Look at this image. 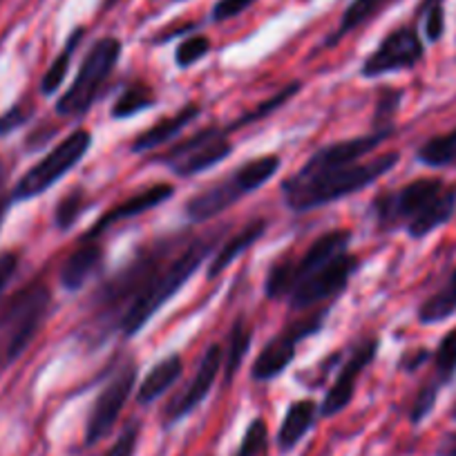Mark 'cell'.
<instances>
[{"instance_id": "obj_19", "label": "cell", "mask_w": 456, "mask_h": 456, "mask_svg": "<svg viewBox=\"0 0 456 456\" xmlns=\"http://www.w3.org/2000/svg\"><path fill=\"white\" fill-rule=\"evenodd\" d=\"M320 414V407L314 401L305 398V401H296L289 405L287 414H284L282 425L278 429V447L282 454H289L296 450L297 443L311 432L315 425V419Z\"/></svg>"}, {"instance_id": "obj_18", "label": "cell", "mask_w": 456, "mask_h": 456, "mask_svg": "<svg viewBox=\"0 0 456 456\" xmlns=\"http://www.w3.org/2000/svg\"><path fill=\"white\" fill-rule=\"evenodd\" d=\"M201 114V105L200 103H186L182 110H177V112L173 114V117H166V119H161L159 124H155L152 128L143 130L142 134H137L133 142V146H130V151L133 152H148V151H155L157 146H161V143L170 142V139H177L179 134L183 133V130L188 128V126L192 124V121L197 119Z\"/></svg>"}, {"instance_id": "obj_38", "label": "cell", "mask_w": 456, "mask_h": 456, "mask_svg": "<svg viewBox=\"0 0 456 456\" xmlns=\"http://www.w3.org/2000/svg\"><path fill=\"white\" fill-rule=\"evenodd\" d=\"M19 253L5 251L0 253V296L5 293V289L10 287V282L14 280L16 271H19Z\"/></svg>"}, {"instance_id": "obj_42", "label": "cell", "mask_w": 456, "mask_h": 456, "mask_svg": "<svg viewBox=\"0 0 456 456\" xmlns=\"http://www.w3.org/2000/svg\"><path fill=\"white\" fill-rule=\"evenodd\" d=\"M436 5H443V0H420V5H419V10H416V14L423 16L425 12L432 10V7H436Z\"/></svg>"}, {"instance_id": "obj_13", "label": "cell", "mask_w": 456, "mask_h": 456, "mask_svg": "<svg viewBox=\"0 0 456 456\" xmlns=\"http://www.w3.org/2000/svg\"><path fill=\"white\" fill-rule=\"evenodd\" d=\"M425 47L420 34L411 25H403L389 32L362 63L361 74L365 78H380L385 74L411 69L423 61Z\"/></svg>"}, {"instance_id": "obj_16", "label": "cell", "mask_w": 456, "mask_h": 456, "mask_svg": "<svg viewBox=\"0 0 456 456\" xmlns=\"http://www.w3.org/2000/svg\"><path fill=\"white\" fill-rule=\"evenodd\" d=\"M173 195L175 188L170 186V183H155V186L146 188V191L137 192V195L128 197V200L121 201V204L105 210L103 217H101L99 222H94V226L83 235V240H96L99 235H103L108 228H112L114 224L126 222V219H133L137 217V215L148 213V210L157 208V206H161L164 201H168Z\"/></svg>"}, {"instance_id": "obj_36", "label": "cell", "mask_w": 456, "mask_h": 456, "mask_svg": "<svg viewBox=\"0 0 456 456\" xmlns=\"http://www.w3.org/2000/svg\"><path fill=\"white\" fill-rule=\"evenodd\" d=\"M253 3H256V0H217L213 5V12H210V19H213L215 23H224V20L235 19V16H240L242 12H247Z\"/></svg>"}, {"instance_id": "obj_12", "label": "cell", "mask_w": 456, "mask_h": 456, "mask_svg": "<svg viewBox=\"0 0 456 456\" xmlns=\"http://www.w3.org/2000/svg\"><path fill=\"white\" fill-rule=\"evenodd\" d=\"M324 315H327V309L315 315H309V318H300L297 322L282 329L278 336L271 338L265 345V349L260 352V356L253 362V380H260L262 383V380H273L280 374H284L287 367L296 361L297 342L306 340L309 336L318 333L324 322Z\"/></svg>"}, {"instance_id": "obj_3", "label": "cell", "mask_w": 456, "mask_h": 456, "mask_svg": "<svg viewBox=\"0 0 456 456\" xmlns=\"http://www.w3.org/2000/svg\"><path fill=\"white\" fill-rule=\"evenodd\" d=\"M371 213L383 231L403 228L414 240L428 238L456 213V188L441 179H416L371 201Z\"/></svg>"}, {"instance_id": "obj_8", "label": "cell", "mask_w": 456, "mask_h": 456, "mask_svg": "<svg viewBox=\"0 0 456 456\" xmlns=\"http://www.w3.org/2000/svg\"><path fill=\"white\" fill-rule=\"evenodd\" d=\"M349 242H352V233L349 231H329V233L320 235L296 262L280 260L271 266L269 275H266L265 293L269 300H282L289 297V293L296 289V284H300L302 280L309 278L311 273L320 269V266L327 265L329 260H333L336 256L347 251Z\"/></svg>"}, {"instance_id": "obj_24", "label": "cell", "mask_w": 456, "mask_h": 456, "mask_svg": "<svg viewBox=\"0 0 456 456\" xmlns=\"http://www.w3.org/2000/svg\"><path fill=\"white\" fill-rule=\"evenodd\" d=\"M152 105H155V92H152V87L146 86V83H133V86H128L117 96L110 114H112V119L126 121L137 117L139 112H146Z\"/></svg>"}, {"instance_id": "obj_17", "label": "cell", "mask_w": 456, "mask_h": 456, "mask_svg": "<svg viewBox=\"0 0 456 456\" xmlns=\"http://www.w3.org/2000/svg\"><path fill=\"white\" fill-rule=\"evenodd\" d=\"M103 262V247L94 240H81V247L63 262L59 280L65 291H81L87 280L101 269Z\"/></svg>"}, {"instance_id": "obj_35", "label": "cell", "mask_w": 456, "mask_h": 456, "mask_svg": "<svg viewBox=\"0 0 456 456\" xmlns=\"http://www.w3.org/2000/svg\"><path fill=\"white\" fill-rule=\"evenodd\" d=\"M139 423H130L128 428L121 432V436L110 445V450L103 456H134L139 443Z\"/></svg>"}, {"instance_id": "obj_31", "label": "cell", "mask_w": 456, "mask_h": 456, "mask_svg": "<svg viewBox=\"0 0 456 456\" xmlns=\"http://www.w3.org/2000/svg\"><path fill=\"white\" fill-rule=\"evenodd\" d=\"M269 445V428H266V420L253 419L248 423L247 432H244L242 443L238 447V454L235 456H262Z\"/></svg>"}, {"instance_id": "obj_20", "label": "cell", "mask_w": 456, "mask_h": 456, "mask_svg": "<svg viewBox=\"0 0 456 456\" xmlns=\"http://www.w3.org/2000/svg\"><path fill=\"white\" fill-rule=\"evenodd\" d=\"M182 371H183V361L179 354H170V356H166L164 361L157 362V365L148 371L146 379L142 380V385H139L137 389L139 405L146 407L151 405V403H155L159 396H164V394L177 383Z\"/></svg>"}, {"instance_id": "obj_25", "label": "cell", "mask_w": 456, "mask_h": 456, "mask_svg": "<svg viewBox=\"0 0 456 456\" xmlns=\"http://www.w3.org/2000/svg\"><path fill=\"white\" fill-rule=\"evenodd\" d=\"M456 314V269L450 275L445 287L438 293L429 296L419 309V322L436 324Z\"/></svg>"}, {"instance_id": "obj_9", "label": "cell", "mask_w": 456, "mask_h": 456, "mask_svg": "<svg viewBox=\"0 0 456 456\" xmlns=\"http://www.w3.org/2000/svg\"><path fill=\"white\" fill-rule=\"evenodd\" d=\"M231 152H233V143L228 139V130L210 126L175 143L164 155L157 157V161L173 170L177 177L186 179L219 166Z\"/></svg>"}, {"instance_id": "obj_41", "label": "cell", "mask_w": 456, "mask_h": 456, "mask_svg": "<svg viewBox=\"0 0 456 456\" xmlns=\"http://www.w3.org/2000/svg\"><path fill=\"white\" fill-rule=\"evenodd\" d=\"M436 456H456V432L447 434V436L438 443Z\"/></svg>"}, {"instance_id": "obj_14", "label": "cell", "mask_w": 456, "mask_h": 456, "mask_svg": "<svg viewBox=\"0 0 456 456\" xmlns=\"http://www.w3.org/2000/svg\"><path fill=\"white\" fill-rule=\"evenodd\" d=\"M376 354H379V338H365L362 342H358L352 356L342 365L340 376L329 387L327 396H324L322 405H320V416L329 419V416L340 414L352 403L354 394H356L358 379L376 361Z\"/></svg>"}, {"instance_id": "obj_4", "label": "cell", "mask_w": 456, "mask_h": 456, "mask_svg": "<svg viewBox=\"0 0 456 456\" xmlns=\"http://www.w3.org/2000/svg\"><path fill=\"white\" fill-rule=\"evenodd\" d=\"M52 293L45 282H32L16 291L0 309V367L19 361L45 324Z\"/></svg>"}, {"instance_id": "obj_32", "label": "cell", "mask_w": 456, "mask_h": 456, "mask_svg": "<svg viewBox=\"0 0 456 456\" xmlns=\"http://www.w3.org/2000/svg\"><path fill=\"white\" fill-rule=\"evenodd\" d=\"M208 52H210L208 38L201 37V34H197V37H188L183 38V41L177 45V50H175V63H177L182 69H186L191 68V65L200 63Z\"/></svg>"}, {"instance_id": "obj_23", "label": "cell", "mask_w": 456, "mask_h": 456, "mask_svg": "<svg viewBox=\"0 0 456 456\" xmlns=\"http://www.w3.org/2000/svg\"><path fill=\"white\" fill-rule=\"evenodd\" d=\"M251 340H253V333H251V329L247 327V322H244L242 318L235 320L233 327H231V331H228L226 354L222 356V361H224V385H228L231 380L235 379V374H238V370H240V365H242L244 356H247L248 349H251Z\"/></svg>"}, {"instance_id": "obj_28", "label": "cell", "mask_w": 456, "mask_h": 456, "mask_svg": "<svg viewBox=\"0 0 456 456\" xmlns=\"http://www.w3.org/2000/svg\"><path fill=\"white\" fill-rule=\"evenodd\" d=\"M456 376V329H452L434 352V379L428 385L441 392Z\"/></svg>"}, {"instance_id": "obj_27", "label": "cell", "mask_w": 456, "mask_h": 456, "mask_svg": "<svg viewBox=\"0 0 456 456\" xmlns=\"http://www.w3.org/2000/svg\"><path fill=\"white\" fill-rule=\"evenodd\" d=\"M416 157L420 164L429 166V168H445V166L456 164V128L425 142Z\"/></svg>"}, {"instance_id": "obj_10", "label": "cell", "mask_w": 456, "mask_h": 456, "mask_svg": "<svg viewBox=\"0 0 456 456\" xmlns=\"http://www.w3.org/2000/svg\"><path fill=\"white\" fill-rule=\"evenodd\" d=\"M134 383H137V365H134V361H126V365H121L119 371H114L112 380L105 385L103 392L96 396L94 405H92L86 423L87 447L96 445L101 438L112 432V428L119 420L121 410L133 394Z\"/></svg>"}, {"instance_id": "obj_11", "label": "cell", "mask_w": 456, "mask_h": 456, "mask_svg": "<svg viewBox=\"0 0 456 456\" xmlns=\"http://www.w3.org/2000/svg\"><path fill=\"white\" fill-rule=\"evenodd\" d=\"M358 271V257L352 256L349 251L340 253L333 260H329L327 265L320 266L315 273H311L309 278L302 280L300 284H296L291 293H289V305L297 311L311 309L315 305H322V302L333 300V297L340 296L345 289H347L349 278Z\"/></svg>"}, {"instance_id": "obj_34", "label": "cell", "mask_w": 456, "mask_h": 456, "mask_svg": "<svg viewBox=\"0 0 456 456\" xmlns=\"http://www.w3.org/2000/svg\"><path fill=\"white\" fill-rule=\"evenodd\" d=\"M34 114V108H28L23 103H16L14 108L7 110L5 114H0V137H7L14 130H19L20 126H25L29 121V117Z\"/></svg>"}, {"instance_id": "obj_26", "label": "cell", "mask_w": 456, "mask_h": 456, "mask_svg": "<svg viewBox=\"0 0 456 456\" xmlns=\"http://www.w3.org/2000/svg\"><path fill=\"white\" fill-rule=\"evenodd\" d=\"M83 34H86V29H83V28L74 29V32L69 34L65 47L61 50V54L56 56L54 61H52L50 68H47V72L43 74V78H41V92H43V94H54V92L59 90L61 86H63L65 77H68V72H69V63H72L74 52H77V47H78V43H81Z\"/></svg>"}, {"instance_id": "obj_30", "label": "cell", "mask_w": 456, "mask_h": 456, "mask_svg": "<svg viewBox=\"0 0 456 456\" xmlns=\"http://www.w3.org/2000/svg\"><path fill=\"white\" fill-rule=\"evenodd\" d=\"M86 206H87L86 192L74 188V191L69 192V195H65L63 200L59 201V206H56V213H54L56 228H59V231H69V228L78 222V217L83 215Z\"/></svg>"}, {"instance_id": "obj_5", "label": "cell", "mask_w": 456, "mask_h": 456, "mask_svg": "<svg viewBox=\"0 0 456 456\" xmlns=\"http://www.w3.org/2000/svg\"><path fill=\"white\" fill-rule=\"evenodd\" d=\"M282 161L278 155H265L256 157L248 164L240 166L231 177L219 179L213 186L204 188L201 192H197L195 197L186 201L183 210H186V217L191 222L201 224L208 222V219L217 217L224 210H228L231 206L238 204L240 200H244L247 195L256 192L257 188L265 186L266 182L273 179V175L278 173Z\"/></svg>"}, {"instance_id": "obj_43", "label": "cell", "mask_w": 456, "mask_h": 456, "mask_svg": "<svg viewBox=\"0 0 456 456\" xmlns=\"http://www.w3.org/2000/svg\"><path fill=\"white\" fill-rule=\"evenodd\" d=\"M452 419L456 420V405H454V410H452Z\"/></svg>"}, {"instance_id": "obj_33", "label": "cell", "mask_w": 456, "mask_h": 456, "mask_svg": "<svg viewBox=\"0 0 456 456\" xmlns=\"http://www.w3.org/2000/svg\"><path fill=\"white\" fill-rule=\"evenodd\" d=\"M398 103H401V92L398 90H385L383 94H380L374 112V128H392Z\"/></svg>"}, {"instance_id": "obj_39", "label": "cell", "mask_w": 456, "mask_h": 456, "mask_svg": "<svg viewBox=\"0 0 456 456\" xmlns=\"http://www.w3.org/2000/svg\"><path fill=\"white\" fill-rule=\"evenodd\" d=\"M7 166L0 161V226H3V222H5L7 217V210H10V206L14 204L12 201V188L7 186Z\"/></svg>"}, {"instance_id": "obj_7", "label": "cell", "mask_w": 456, "mask_h": 456, "mask_svg": "<svg viewBox=\"0 0 456 456\" xmlns=\"http://www.w3.org/2000/svg\"><path fill=\"white\" fill-rule=\"evenodd\" d=\"M92 148L90 130H74L72 134L63 139L59 146L52 148L41 161L32 166L23 177L12 188V201H29L34 197H41L50 191L54 183H59Z\"/></svg>"}, {"instance_id": "obj_29", "label": "cell", "mask_w": 456, "mask_h": 456, "mask_svg": "<svg viewBox=\"0 0 456 456\" xmlns=\"http://www.w3.org/2000/svg\"><path fill=\"white\" fill-rule=\"evenodd\" d=\"M300 87H302V83H297V81L291 83V86H287V87H284V90H280L278 94H273V96H271V99L262 101V103L257 105L256 110H251V112L244 114V117H240V119L235 121V124L228 126L226 130H228V133H231V130H238V128H242V126H248V124H256V121H262V119H265V117L273 114L278 108H282V105L287 103V101L291 99L293 94H297V92H300Z\"/></svg>"}, {"instance_id": "obj_15", "label": "cell", "mask_w": 456, "mask_h": 456, "mask_svg": "<svg viewBox=\"0 0 456 456\" xmlns=\"http://www.w3.org/2000/svg\"><path fill=\"white\" fill-rule=\"evenodd\" d=\"M222 356L224 352L219 345H210V347L206 349L204 358H201L200 367H197L191 383H188L186 387L182 389V394H177V396L168 403V407H166L164 411L166 428H170V425L186 419L191 411H195L197 407L206 401V396H208L210 389H213L215 380H217L219 370H222Z\"/></svg>"}, {"instance_id": "obj_2", "label": "cell", "mask_w": 456, "mask_h": 456, "mask_svg": "<svg viewBox=\"0 0 456 456\" xmlns=\"http://www.w3.org/2000/svg\"><path fill=\"white\" fill-rule=\"evenodd\" d=\"M213 238H201L188 242L182 251L175 253L173 240L170 242H159L155 260L148 266L142 284L130 297L124 315L119 320V331L126 338H133L134 333L142 331L152 315L175 296L182 291L183 284L188 282L192 273H197L204 260L208 257Z\"/></svg>"}, {"instance_id": "obj_40", "label": "cell", "mask_w": 456, "mask_h": 456, "mask_svg": "<svg viewBox=\"0 0 456 456\" xmlns=\"http://www.w3.org/2000/svg\"><path fill=\"white\" fill-rule=\"evenodd\" d=\"M428 358H429L428 349H419V352H414V354H405V356H403V361H401V370H407V371L419 370V367L423 365Z\"/></svg>"}, {"instance_id": "obj_6", "label": "cell", "mask_w": 456, "mask_h": 456, "mask_svg": "<svg viewBox=\"0 0 456 456\" xmlns=\"http://www.w3.org/2000/svg\"><path fill=\"white\" fill-rule=\"evenodd\" d=\"M121 50H124V45H121L119 38L114 37L99 38L87 50L77 78L56 103V112L61 117H83V114L90 112L101 87L110 78L114 65L119 63Z\"/></svg>"}, {"instance_id": "obj_21", "label": "cell", "mask_w": 456, "mask_h": 456, "mask_svg": "<svg viewBox=\"0 0 456 456\" xmlns=\"http://www.w3.org/2000/svg\"><path fill=\"white\" fill-rule=\"evenodd\" d=\"M266 226H269V222H266V219H256V222L247 224V226H244L238 235H233V238L228 240V242L219 248L217 256L210 260L208 280H215L217 275H222L228 266L233 265V262L242 256V253H247L248 248H251L253 244H256L257 240L266 233Z\"/></svg>"}, {"instance_id": "obj_37", "label": "cell", "mask_w": 456, "mask_h": 456, "mask_svg": "<svg viewBox=\"0 0 456 456\" xmlns=\"http://www.w3.org/2000/svg\"><path fill=\"white\" fill-rule=\"evenodd\" d=\"M443 32H445V12L443 5H436L425 12V37L429 43H436L441 41Z\"/></svg>"}, {"instance_id": "obj_1", "label": "cell", "mask_w": 456, "mask_h": 456, "mask_svg": "<svg viewBox=\"0 0 456 456\" xmlns=\"http://www.w3.org/2000/svg\"><path fill=\"white\" fill-rule=\"evenodd\" d=\"M392 134L394 128H374L362 137L345 139L320 148L296 175L282 182L280 191L284 204L293 213H306L365 191L383 175L396 168L401 161L398 152H385L365 159L379 151Z\"/></svg>"}, {"instance_id": "obj_22", "label": "cell", "mask_w": 456, "mask_h": 456, "mask_svg": "<svg viewBox=\"0 0 456 456\" xmlns=\"http://www.w3.org/2000/svg\"><path fill=\"white\" fill-rule=\"evenodd\" d=\"M394 3V0H354L352 5L345 10L342 14L340 23H338L336 32L324 41V47H333L342 41V38L347 37V34L356 32L358 28H362L365 23H370L374 16H379L385 7Z\"/></svg>"}]
</instances>
